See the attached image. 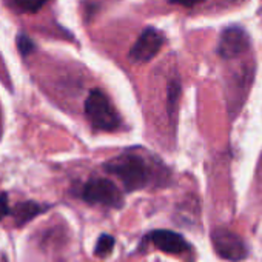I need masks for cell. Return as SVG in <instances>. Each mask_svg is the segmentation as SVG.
<instances>
[{
  "instance_id": "7c38bea8",
  "label": "cell",
  "mask_w": 262,
  "mask_h": 262,
  "mask_svg": "<svg viewBox=\"0 0 262 262\" xmlns=\"http://www.w3.org/2000/svg\"><path fill=\"white\" fill-rule=\"evenodd\" d=\"M202 2H204V0H170V4L181 5V7H187V8L196 7V5H199Z\"/></svg>"
},
{
  "instance_id": "5b68a950",
  "label": "cell",
  "mask_w": 262,
  "mask_h": 262,
  "mask_svg": "<svg viewBox=\"0 0 262 262\" xmlns=\"http://www.w3.org/2000/svg\"><path fill=\"white\" fill-rule=\"evenodd\" d=\"M145 244H151L164 253L170 254H191L193 248L188 241L171 230H153L144 237Z\"/></svg>"
},
{
  "instance_id": "52a82bcc",
  "label": "cell",
  "mask_w": 262,
  "mask_h": 262,
  "mask_svg": "<svg viewBox=\"0 0 262 262\" xmlns=\"http://www.w3.org/2000/svg\"><path fill=\"white\" fill-rule=\"evenodd\" d=\"M248 45V34L239 27H230L222 33L217 51L224 59H234L247 51Z\"/></svg>"
},
{
  "instance_id": "4fadbf2b",
  "label": "cell",
  "mask_w": 262,
  "mask_h": 262,
  "mask_svg": "<svg viewBox=\"0 0 262 262\" xmlns=\"http://www.w3.org/2000/svg\"><path fill=\"white\" fill-rule=\"evenodd\" d=\"M10 213V208H8V198L7 194H2L0 196V219L4 216H7Z\"/></svg>"
},
{
  "instance_id": "6da1fadb",
  "label": "cell",
  "mask_w": 262,
  "mask_h": 262,
  "mask_svg": "<svg viewBox=\"0 0 262 262\" xmlns=\"http://www.w3.org/2000/svg\"><path fill=\"white\" fill-rule=\"evenodd\" d=\"M105 170L116 176L128 193L148 187L153 179L150 164L136 153H123L113 158L105 164Z\"/></svg>"
},
{
  "instance_id": "9c48e42d",
  "label": "cell",
  "mask_w": 262,
  "mask_h": 262,
  "mask_svg": "<svg viewBox=\"0 0 262 262\" xmlns=\"http://www.w3.org/2000/svg\"><path fill=\"white\" fill-rule=\"evenodd\" d=\"M114 237L110 236V234H102L99 239H97V244H96V248H94V254L99 256V257H106L113 248H114Z\"/></svg>"
},
{
  "instance_id": "8fae6325",
  "label": "cell",
  "mask_w": 262,
  "mask_h": 262,
  "mask_svg": "<svg viewBox=\"0 0 262 262\" xmlns=\"http://www.w3.org/2000/svg\"><path fill=\"white\" fill-rule=\"evenodd\" d=\"M19 47H20V51H22L24 54L31 53V51H33V48H34L33 42H31V40H28V37H27V36H24V34L19 37Z\"/></svg>"
},
{
  "instance_id": "8992f818",
  "label": "cell",
  "mask_w": 262,
  "mask_h": 262,
  "mask_svg": "<svg viewBox=\"0 0 262 262\" xmlns=\"http://www.w3.org/2000/svg\"><path fill=\"white\" fill-rule=\"evenodd\" d=\"M164 45V36L156 28H147L129 50V59L135 63H145L156 57Z\"/></svg>"
},
{
  "instance_id": "277c9868",
  "label": "cell",
  "mask_w": 262,
  "mask_h": 262,
  "mask_svg": "<svg viewBox=\"0 0 262 262\" xmlns=\"http://www.w3.org/2000/svg\"><path fill=\"white\" fill-rule=\"evenodd\" d=\"M211 242L216 254L225 260L230 262H239L244 260L248 256V248L244 242V239L227 230V228H217L211 233Z\"/></svg>"
},
{
  "instance_id": "7a4b0ae2",
  "label": "cell",
  "mask_w": 262,
  "mask_h": 262,
  "mask_svg": "<svg viewBox=\"0 0 262 262\" xmlns=\"http://www.w3.org/2000/svg\"><path fill=\"white\" fill-rule=\"evenodd\" d=\"M85 114L90 123L100 131H114L120 125V117L111 100L100 90H93L85 100Z\"/></svg>"
},
{
  "instance_id": "ba28073f",
  "label": "cell",
  "mask_w": 262,
  "mask_h": 262,
  "mask_svg": "<svg viewBox=\"0 0 262 262\" xmlns=\"http://www.w3.org/2000/svg\"><path fill=\"white\" fill-rule=\"evenodd\" d=\"M43 210H45V208H43V207H40V205H39V204H36V202H25V204H20V205L16 208L14 216L17 217L19 224L22 225V224H25L27 221L33 219L36 214L42 213Z\"/></svg>"
},
{
  "instance_id": "3957f363",
  "label": "cell",
  "mask_w": 262,
  "mask_h": 262,
  "mask_svg": "<svg viewBox=\"0 0 262 262\" xmlns=\"http://www.w3.org/2000/svg\"><path fill=\"white\" fill-rule=\"evenodd\" d=\"M82 199L93 205H105L111 208H120L123 205V196L114 182L103 178L88 181L82 190Z\"/></svg>"
},
{
  "instance_id": "30bf717a",
  "label": "cell",
  "mask_w": 262,
  "mask_h": 262,
  "mask_svg": "<svg viewBox=\"0 0 262 262\" xmlns=\"http://www.w3.org/2000/svg\"><path fill=\"white\" fill-rule=\"evenodd\" d=\"M48 0H13V4L24 13H37L47 5Z\"/></svg>"
}]
</instances>
